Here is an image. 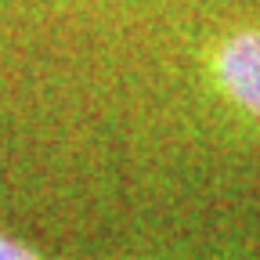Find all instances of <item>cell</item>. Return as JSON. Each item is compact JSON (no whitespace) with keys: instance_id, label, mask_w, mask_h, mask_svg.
I'll list each match as a JSON object with an SVG mask.
<instances>
[{"instance_id":"obj_2","label":"cell","mask_w":260,"mask_h":260,"mask_svg":"<svg viewBox=\"0 0 260 260\" xmlns=\"http://www.w3.org/2000/svg\"><path fill=\"white\" fill-rule=\"evenodd\" d=\"M0 260H69V256H51L40 253L37 246H29L8 232H0ZM116 260H174V256H116Z\"/></svg>"},{"instance_id":"obj_1","label":"cell","mask_w":260,"mask_h":260,"mask_svg":"<svg viewBox=\"0 0 260 260\" xmlns=\"http://www.w3.org/2000/svg\"><path fill=\"white\" fill-rule=\"evenodd\" d=\"M210 73L228 102L260 123V29H239L210 51Z\"/></svg>"}]
</instances>
